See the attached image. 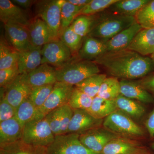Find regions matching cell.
I'll use <instances>...</instances> for the list:
<instances>
[{
  "label": "cell",
  "mask_w": 154,
  "mask_h": 154,
  "mask_svg": "<svg viewBox=\"0 0 154 154\" xmlns=\"http://www.w3.org/2000/svg\"><path fill=\"white\" fill-rule=\"evenodd\" d=\"M93 61L111 77L121 80L140 79L154 71L150 57L128 49L106 52Z\"/></svg>",
  "instance_id": "obj_1"
},
{
  "label": "cell",
  "mask_w": 154,
  "mask_h": 154,
  "mask_svg": "<svg viewBox=\"0 0 154 154\" xmlns=\"http://www.w3.org/2000/svg\"><path fill=\"white\" fill-rule=\"evenodd\" d=\"M57 82L75 86L88 77L100 73L98 65L93 61L71 60L56 68Z\"/></svg>",
  "instance_id": "obj_2"
},
{
  "label": "cell",
  "mask_w": 154,
  "mask_h": 154,
  "mask_svg": "<svg viewBox=\"0 0 154 154\" xmlns=\"http://www.w3.org/2000/svg\"><path fill=\"white\" fill-rule=\"evenodd\" d=\"M136 22L134 17L112 14L104 16L93 26L88 36L105 40L110 39Z\"/></svg>",
  "instance_id": "obj_3"
},
{
  "label": "cell",
  "mask_w": 154,
  "mask_h": 154,
  "mask_svg": "<svg viewBox=\"0 0 154 154\" xmlns=\"http://www.w3.org/2000/svg\"><path fill=\"white\" fill-rule=\"evenodd\" d=\"M102 126L121 137L136 140L144 135L143 129L134 119L119 110L104 119Z\"/></svg>",
  "instance_id": "obj_4"
},
{
  "label": "cell",
  "mask_w": 154,
  "mask_h": 154,
  "mask_svg": "<svg viewBox=\"0 0 154 154\" xmlns=\"http://www.w3.org/2000/svg\"><path fill=\"white\" fill-rule=\"evenodd\" d=\"M64 0L38 1L35 5L36 17L40 18L49 28L54 40L59 39L60 34L61 11Z\"/></svg>",
  "instance_id": "obj_5"
},
{
  "label": "cell",
  "mask_w": 154,
  "mask_h": 154,
  "mask_svg": "<svg viewBox=\"0 0 154 154\" xmlns=\"http://www.w3.org/2000/svg\"><path fill=\"white\" fill-rule=\"evenodd\" d=\"M54 137L45 118L33 119L23 127L22 140L31 145L47 147L53 142Z\"/></svg>",
  "instance_id": "obj_6"
},
{
  "label": "cell",
  "mask_w": 154,
  "mask_h": 154,
  "mask_svg": "<svg viewBox=\"0 0 154 154\" xmlns=\"http://www.w3.org/2000/svg\"><path fill=\"white\" fill-rule=\"evenodd\" d=\"M79 136L75 133L55 136L53 142L47 147V154H102L87 148Z\"/></svg>",
  "instance_id": "obj_7"
},
{
  "label": "cell",
  "mask_w": 154,
  "mask_h": 154,
  "mask_svg": "<svg viewBox=\"0 0 154 154\" xmlns=\"http://www.w3.org/2000/svg\"><path fill=\"white\" fill-rule=\"evenodd\" d=\"M72 54L70 49L60 39L53 40L42 46L41 64L47 63L58 68L71 61Z\"/></svg>",
  "instance_id": "obj_8"
},
{
  "label": "cell",
  "mask_w": 154,
  "mask_h": 154,
  "mask_svg": "<svg viewBox=\"0 0 154 154\" xmlns=\"http://www.w3.org/2000/svg\"><path fill=\"white\" fill-rule=\"evenodd\" d=\"M74 86L57 82L43 105L37 109L36 119L44 118L48 113L68 103Z\"/></svg>",
  "instance_id": "obj_9"
},
{
  "label": "cell",
  "mask_w": 154,
  "mask_h": 154,
  "mask_svg": "<svg viewBox=\"0 0 154 154\" xmlns=\"http://www.w3.org/2000/svg\"><path fill=\"white\" fill-rule=\"evenodd\" d=\"M118 137L119 136L102 126L93 128L80 134L79 139L87 148L96 152L102 153L105 146L110 141Z\"/></svg>",
  "instance_id": "obj_10"
},
{
  "label": "cell",
  "mask_w": 154,
  "mask_h": 154,
  "mask_svg": "<svg viewBox=\"0 0 154 154\" xmlns=\"http://www.w3.org/2000/svg\"><path fill=\"white\" fill-rule=\"evenodd\" d=\"M102 154H147L151 153L146 147L136 140L118 137L110 141Z\"/></svg>",
  "instance_id": "obj_11"
},
{
  "label": "cell",
  "mask_w": 154,
  "mask_h": 154,
  "mask_svg": "<svg viewBox=\"0 0 154 154\" xmlns=\"http://www.w3.org/2000/svg\"><path fill=\"white\" fill-rule=\"evenodd\" d=\"M6 40L14 49L19 53L33 48L30 42L28 27L18 24L5 25Z\"/></svg>",
  "instance_id": "obj_12"
},
{
  "label": "cell",
  "mask_w": 154,
  "mask_h": 154,
  "mask_svg": "<svg viewBox=\"0 0 154 154\" xmlns=\"http://www.w3.org/2000/svg\"><path fill=\"white\" fill-rule=\"evenodd\" d=\"M73 115V110L68 104L64 105L48 113L47 120L54 136L66 134Z\"/></svg>",
  "instance_id": "obj_13"
},
{
  "label": "cell",
  "mask_w": 154,
  "mask_h": 154,
  "mask_svg": "<svg viewBox=\"0 0 154 154\" xmlns=\"http://www.w3.org/2000/svg\"><path fill=\"white\" fill-rule=\"evenodd\" d=\"M0 19L5 25L12 23L28 28L31 21L25 10L10 0H0Z\"/></svg>",
  "instance_id": "obj_14"
},
{
  "label": "cell",
  "mask_w": 154,
  "mask_h": 154,
  "mask_svg": "<svg viewBox=\"0 0 154 154\" xmlns=\"http://www.w3.org/2000/svg\"><path fill=\"white\" fill-rule=\"evenodd\" d=\"M25 74H20L5 89V97L12 106L17 108L28 99L32 90Z\"/></svg>",
  "instance_id": "obj_15"
},
{
  "label": "cell",
  "mask_w": 154,
  "mask_h": 154,
  "mask_svg": "<svg viewBox=\"0 0 154 154\" xmlns=\"http://www.w3.org/2000/svg\"><path fill=\"white\" fill-rule=\"evenodd\" d=\"M73 110V115L69 125L67 134H81L93 128L102 126L104 119L95 118L86 110Z\"/></svg>",
  "instance_id": "obj_16"
},
{
  "label": "cell",
  "mask_w": 154,
  "mask_h": 154,
  "mask_svg": "<svg viewBox=\"0 0 154 154\" xmlns=\"http://www.w3.org/2000/svg\"><path fill=\"white\" fill-rule=\"evenodd\" d=\"M107 41L91 36H85L78 52L79 57L85 60H95L106 53Z\"/></svg>",
  "instance_id": "obj_17"
},
{
  "label": "cell",
  "mask_w": 154,
  "mask_h": 154,
  "mask_svg": "<svg viewBox=\"0 0 154 154\" xmlns=\"http://www.w3.org/2000/svg\"><path fill=\"white\" fill-rule=\"evenodd\" d=\"M25 76L32 88L54 85L57 82L56 69L47 63L41 64Z\"/></svg>",
  "instance_id": "obj_18"
},
{
  "label": "cell",
  "mask_w": 154,
  "mask_h": 154,
  "mask_svg": "<svg viewBox=\"0 0 154 154\" xmlns=\"http://www.w3.org/2000/svg\"><path fill=\"white\" fill-rule=\"evenodd\" d=\"M119 82L120 94L122 96L142 103H154V99L152 95L136 80L121 79Z\"/></svg>",
  "instance_id": "obj_19"
},
{
  "label": "cell",
  "mask_w": 154,
  "mask_h": 154,
  "mask_svg": "<svg viewBox=\"0 0 154 154\" xmlns=\"http://www.w3.org/2000/svg\"><path fill=\"white\" fill-rule=\"evenodd\" d=\"M127 49L143 56L151 55L154 52V28L141 30Z\"/></svg>",
  "instance_id": "obj_20"
},
{
  "label": "cell",
  "mask_w": 154,
  "mask_h": 154,
  "mask_svg": "<svg viewBox=\"0 0 154 154\" xmlns=\"http://www.w3.org/2000/svg\"><path fill=\"white\" fill-rule=\"evenodd\" d=\"M143 28L135 22L131 26L107 40L106 52L126 49L137 34Z\"/></svg>",
  "instance_id": "obj_21"
},
{
  "label": "cell",
  "mask_w": 154,
  "mask_h": 154,
  "mask_svg": "<svg viewBox=\"0 0 154 154\" xmlns=\"http://www.w3.org/2000/svg\"><path fill=\"white\" fill-rule=\"evenodd\" d=\"M28 29L30 42L33 47H42L54 40L47 24L40 18L36 17L31 20Z\"/></svg>",
  "instance_id": "obj_22"
},
{
  "label": "cell",
  "mask_w": 154,
  "mask_h": 154,
  "mask_svg": "<svg viewBox=\"0 0 154 154\" xmlns=\"http://www.w3.org/2000/svg\"><path fill=\"white\" fill-rule=\"evenodd\" d=\"M42 47H33L19 53L17 65L20 74H28L41 65Z\"/></svg>",
  "instance_id": "obj_23"
},
{
  "label": "cell",
  "mask_w": 154,
  "mask_h": 154,
  "mask_svg": "<svg viewBox=\"0 0 154 154\" xmlns=\"http://www.w3.org/2000/svg\"><path fill=\"white\" fill-rule=\"evenodd\" d=\"M23 128L15 117L0 122V145L22 139Z\"/></svg>",
  "instance_id": "obj_24"
},
{
  "label": "cell",
  "mask_w": 154,
  "mask_h": 154,
  "mask_svg": "<svg viewBox=\"0 0 154 154\" xmlns=\"http://www.w3.org/2000/svg\"><path fill=\"white\" fill-rule=\"evenodd\" d=\"M114 100L117 110L123 112L133 119H140L145 113V108L140 102L128 99L121 94Z\"/></svg>",
  "instance_id": "obj_25"
},
{
  "label": "cell",
  "mask_w": 154,
  "mask_h": 154,
  "mask_svg": "<svg viewBox=\"0 0 154 154\" xmlns=\"http://www.w3.org/2000/svg\"><path fill=\"white\" fill-rule=\"evenodd\" d=\"M0 154H47V147L31 145L22 140L0 145Z\"/></svg>",
  "instance_id": "obj_26"
},
{
  "label": "cell",
  "mask_w": 154,
  "mask_h": 154,
  "mask_svg": "<svg viewBox=\"0 0 154 154\" xmlns=\"http://www.w3.org/2000/svg\"><path fill=\"white\" fill-rule=\"evenodd\" d=\"M150 0H118L108 9L112 14L134 17Z\"/></svg>",
  "instance_id": "obj_27"
},
{
  "label": "cell",
  "mask_w": 154,
  "mask_h": 154,
  "mask_svg": "<svg viewBox=\"0 0 154 154\" xmlns=\"http://www.w3.org/2000/svg\"><path fill=\"white\" fill-rule=\"evenodd\" d=\"M117 110L114 100H107L97 96L93 98L92 105L87 111L95 118L104 119Z\"/></svg>",
  "instance_id": "obj_28"
},
{
  "label": "cell",
  "mask_w": 154,
  "mask_h": 154,
  "mask_svg": "<svg viewBox=\"0 0 154 154\" xmlns=\"http://www.w3.org/2000/svg\"><path fill=\"white\" fill-rule=\"evenodd\" d=\"M19 52L9 44L7 40L1 38L0 70L11 67L18 63Z\"/></svg>",
  "instance_id": "obj_29"
},
{
  "label": "cell",
  "mask_w": 154,
  "mask_h": 154,
  "mask_svg": "<svg viewBox=\"0 0 154 154\" xmlns=\"http://www.w3.org/2000/svg\"><path fill=\"white\" fill-rule=\"evenodd\" d=\"M107 78L105 74H97L88 77L75 86L85 94L94 98L98 95L102 83Z\"/></svg>",
  "instance_id": "obj_30"
},
{
  "label": "cell",
  "mask_w": 154,
  "mask_h": 154,
  "mask_svg": "<svg viewBox=\"0 0 154 154\" xmlns=\"http://www.w3.org/2000/svg\"><path fill=\"white\" fill-rule=\"evenodd\" d=\"M37 113V108L28 99L16 108L15 117L23 128L25 124L36 119Z\"/></svg>",
  "instance_id": "obj_31"
},
{
  "label": "cell",
  "mask_w": 154,
  "mask_h": 154,
  "mask_svg": "<svg viewBox=\"0 0 154 154\" xmlns=\"http://www.w3.org/2000/svg\"><path fill=\"white\" fill-rule=\"evenodd\" d=\"M120 95V82L117 78L110 77H107L102 83L97 96L107 100H114Z\"/></svg>",
  "instance_id": "obj_32"
},
{
  "label": "cell",
  "mask_w": 154,
  "mask_h": 154,
  "mask_svg": "<svg viewBox=\"0 0 154 154\" xmlns=\"http://www.w3.org/2000/svg\"><path fill=\"white\" fill-rule=\"evenodd\" d=\"M83 8L72 5L67 0H64L61 11L60 34L70 26Z\"/></svg>",
  "instance_id": "obj_33"
},
{
  "label": "cell",
  "mask_w": 154,
  "mask_h": 154,
  "mask_svg": "<svg viewBox=\"0 0 154 154\" xmlns=\"http://www.w3.org/2000/svg\"><path fill=\"white\" fill-rule=\"evenodd\" d=\"M143 29L154 28V0L150 1L135 16Z\"/></svg>",
  "instance_id": "obj_34"
},
{
  "label": "cell",
  "mask_w": 154,
  "mask_h": 154,
  "mask_svg": "<svg viewBox=\"0 0 154 154\" xmlns=\"http://www.w3.org/2000/svg\"><path fill=\"white\" fill-rule=\"evenodd\" d=\"M93 99V98L75 87L68 104L72 109L87 110L91 107Z\"/></svg>",
  "instance_id": "obj_35"
},
{
  "label": "cell",
  "mask_w": 154,
  "mask_h": 154,
  "mask_svg": "<svg viewBox=\"0 0 154 154\" xmlns=\"http://www.w3.org/2000/svg\"><path fill=\"white\" fill-rule=\"evenodd\" d=\"M83 38L75 33L71 26L65 29L59 37V39L68 48L72 54L79 52L82 47Z\"/></svg>",
  "instance_id": "obj_36"
},
{
  "label": "cell",
  "mask_w": 154,
  "mask_h": 154,
  "mask_svg": "<svg viewBox=\"0 0 154 154\" xmlns=\"http://www.w3.org/2000/svg\"><path fill=\"white\" fill-rule=\"evenodd\" d=\"M54 85L32 88L28 99L37 109L40 108L47 100L52 91Z\"/></svg>",
  "instance_id": "obj_37"
},
{
  "label": "cell",
  "mask_w": 154,
  "mask_h": 154,
  "mask_svg": "<svg viewBox=\"0 0 154 154\" xmlns=\"http://www.w3.org/2000/svg\"><path fill=\"white\" fill-rule=\"evenodd\" d=\"M94 21L92 16L81 15L74 19L70 26L75 33L84 38L91 31Z\"/></svg>",
  "instance_id": "obj_38"
},
{
  "label": "cell",
  "mask_w": 154,
  "mask_h": 154,
  "mask_svg": "<svg viewBox=\"0 0 154 154\" xmlns=\"http://www.w3.org/2000/svg\"><path fill=\"white\" fill-rule=\"evenodd\" d=\"M118 0H91L80 11L79 16H91L108 9Z\"/></svg>",
  "instance_id": "obj_39"
},
{
  "label": "cell",
  "mask_w": 154,
  "mask_h": 154,
  "mask_svg": "<svg viewBox=\"0 0 154 154\" xmlns=\"http://www.w3.org/2000/svg\"><path fill=\"white\" fill-rule=\"evenodd\" d=\"M18 65L11 67L0 70V86L6 89L20 75Z\"/></svg>",
  "instance_id": "obj_40"
},
{
  "label": "cell",
  "mask_w": 154,
  "mask_h": 154,
  "mask_svg": "<svg viewBox=\"0 0 154 154\" xmlns=\"http://www.w3.org/2000/svg\"><path fill=\"white\" fill-rule=\"evenodd\" d=\"M16 112V108L8 102L4 93L0 102V122L15 117Z\"/></svg>",
  "instance_id": "obj_41"
},
{
  "label": "cell",
  "mask_w": 154,
  "mask_h": 154,
  "mask_svg": "<svg viewBox=\"0 0 154 154\" xmlns=\"http://www.w3.org/2000/svg\"><path fill=\"white\" fill-rule=\"evenodd\" d=\"M136 81L152 95L154 99V74L149 75Z\"/></svg>",
  "instance_id": "obj_42"
},
{
  "label": "cell",
  "mask_w": 154,
  "mask_h": 154,
  "mask_svg": "<svg viewBox=\"0 0 154 154\" xmlns=\"http://www.w3.org/2000/svg\"><path fill=\"white\" fill-rule=\"evenodd\" d=\"M144 125L150 138L154 140V108L146 119Z\"/></svg>",
  "instance_id": "obj_43"
},
{
  "label": "cell",
  "mask_w": 154,
  "mask_h": 154,
  "mask_svg": "<svg viewBox=\"0 0 154 154\" xmlns=\"http://www.w3.org/2000/svg\"><path fill=\"white\" fill-rule=\"evenodd\" d=\"M15 5L19 6L21 8L28 9L30 8L33 3L36 1L31 0H13L11 1Z\"/></svg>",
  "instance_id": "obj_44"
},
{
  "label": "cell",
  "mask_w": 154,
  "mask_h": 154,
  "mask_svg": "<svg viewBox=\"0 0 154 154\" xmlns=\"http://www.w3.org/2000/svg\"><path fill=\"white\" fill-rule=\"evenodd\" d=\"M72 5L78 7H84L91 2V0H67Z\"/></svg>",
  "instance_id": "obj_45"
},
{
  "label": "cell",
  "mask_w": 154,
  "mask_h": 154,
  "mask_svg": "<svg viewBox=\"0 0 154 154\" xmlns=\"http://www.w3.org/2000/svg\"><path fill=\"white\" fill-rule=\"evenodd\" d=\"M150 57L151 58V59L153 61V62L154 63V52L152 54L150 55Z\"/></svg>",
  "instance_id": "obj_46"
},
{
  "label": "cell",
  "mask_w": 154,
  "mask_h": 154,
  "mask_svg": "<svg viewBox=\"0 0 154 154\" xmlns=\"http://www.w3.org/2000/svg\"><path fill=\"white\" fill-rule=\"evenodd\" d=\"M151 147L154 151V141L151 144Z\"/></svg>",
  "instance_id": "obj_47"
},
{
  "label": "cell",
  "mask_w": 154,
  "mask_h": 154,
  "mask_svg": "<svg viewBox=\"0 0 154 154\" xmlns=\"http://www.w3.org/2000/svg\"><path fill=\"white\" fill-rule=\"evenodd\" d=\"M152 154L151 153H150V154Z\"/></svg>",
  "instance_id": "obj_48"
}]
</instances>
